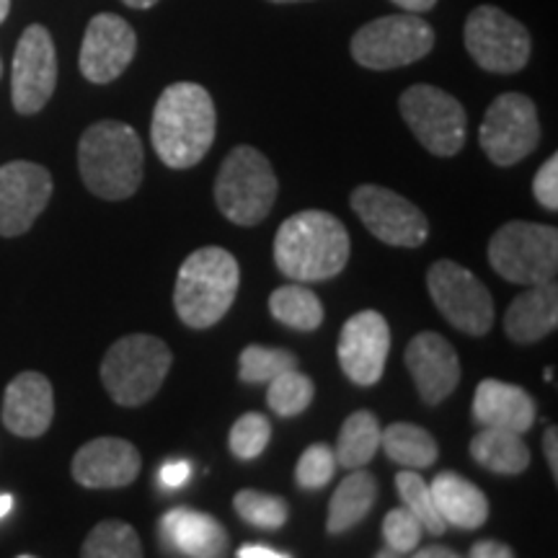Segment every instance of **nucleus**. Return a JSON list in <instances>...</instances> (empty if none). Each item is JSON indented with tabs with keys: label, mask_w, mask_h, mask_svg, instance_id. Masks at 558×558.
Wrapping results in <instances>:
<instances>
[{
	"label": "nucleus",
	"mask_w": 558,
	"mask_h": 558,
	"mask_svg": "<svg viewBox=\"0 0 558 558\" xmlns=\"http://www.w3.org/2000/svg\"><path fill=\"white\" fill-rule=\"evenodd\" d=\"M218 114L209 90L199 83H171L153 109L150 140L169 169H192L215 143Z\"/></svg>",
	"instance_id": "1"
},
{
	"label": "nucleus",
	"mask_w": 558,
	"mask_h": 558,
	"mask_svg": "<svg viewBox=\"0 0 558 558\" xmlns=\"http://www.w3.org/2000/svg\"><path fill=\"white\" fill-rule=\"evenodd\" d=\"M349 262L344 222L324 209L290 215L277 230L275 264L298 282H324L341 275Z\"/></svg>",
	"instance_id": "2"
},
{
	"label": "nucleus",
	"mask_w": 558,
	"mask_h": 558,
	"mask_svg": "<svg viewBox=\"0 0 558 558\" xmlns=\"http://www.w3.org/2000/svg\"><path fill=\"white\" fill-rule=\"evenodd\" d=\"M143 143L130 124L101 120L81 135V179L96 197L111 202L132 197L143 184Z\"/></svg>",
	"instance_id": "3"
},
{
	"label": "nucleus",
	"mask_w": 558,
	"mask_h": 558,
	"mask_svg": "<svg viewBox=\"0 0 558 558\" xmlns=\"http://www.w3.org/2000/svg\"><path fill=\"white\" fill-rule=\"evenodd\" d=\"M241 269L235 256L220 246H205L181 264L173 308L190 329H209L230 311L239 295Z\"/></svg>",
	"instance_id": "4"
},
{
	"label": "nucleus",
	"mask_w": 558,
	"mask_h": 558,
	"mask_svg": "<svg viewBox=\"0 0 558 558\" xmlns=\"http://www.w3.org/2000/svg\"><path fill=\"white\" fill-rule=\"evenodd\" d=\"M173 354L163 339L150 333H130L109 347L101 362V383L120 407L148 403L163 386Z\"/></svg>",
	"instance_id": "5"
},
{
	"label": "nucleus",
	"mask_w": 558,
	"mask_h": 558,
	"mask_svg": "<svg viewBox=\"0 0 558 558\" xmlns=\"http://www.w3.org/2000/svg\"><path fill=\"white\" fill-rule=\"evenodd\" d=\"M277 177L269 158L251 145H239L222 160L215 179V202L235 226H256L277 202Z\"/></svg>",
	"instance_id": "6"
},
{
	"label": "nucleus",
	"mask_w": 558,
	"mask_h": 558,
	"mask_svg": "<svg viewBox=\"0 0 558 558\" xmlns=\"http://www.w3.org/2000/svg\"><path fill=\"white\" fill-rule=\"evenodd\" d=\"M488 264L514 284L554 282L558 271V230L543 222L512 220L488 241Z\"/></svg>",
	"instance_id": "7"
},
{
	"label": "nucleus",
	"mask_w": 558,
	"mask_h": 558,
	"mask_svg": "<svg viewBox=\"0 0 558 558\" xmlns=\"http://www.w3.org/2000/svg\"><path fill=\"white\" fill-rule=\"evenodd\" d=\"M435 47V29L418 13L380 16L352 37V58L367 70L407 68L427 58Z\"/></svg>",
	"instance_id": "8"
},
{
	"label": "nucleus",
	"mask_w": 558,
	"mask_h": 558,
	"mask_svg": "<svg viewBox=\"0 0 558 558\" xmlns=\"http://www.w3.org/2000/svg\"><path fill=\"white\" fill-rule=\"evenodd\" d=\"M399 109L403 122L432 156L452 158L463 150L469 117H465L463 104L448 90L429 86V83H416L403 90Z\"/></svg>",
	"instance_id": "9"
},
{
	"label": "nucleus",
	"mask_w": 558,
	"mask_h": 558,
	"mask_svg": "<svg viewBox=\"0 0 558 558\" xmlns=\"http://www.w3.org/2000/svg\"><path fill=\"white\" fill-rule=\"evenodd\" d=\"M465 50L486 73L512 75L527 65L533 41L525 26L497 5H478L463 29Z\"/></svg>",
	"instance_id": "10"
},
{
	"label": "nucleus",
	"mask_w": 558,
	"mask_h": 558,
	"mask_svg": "<svg viewBox=\"0 0 558 558\" xmlns=\"http://www.w3.org/2000/svg\"><path fill=\"white\" fill-rule=\"evenodd\" d=\"M429 295L435 300L437 311L448 320L452 329L469 333V337H484L494 326V300L486 284L460 267L458 262L439 259L429 267L427 275Z\"/></svg>",
	"instance_id": "11"
},
{
	"label": "nucleus",
	"mask_w": 558,
	"mask_h": 558,
	"mask_svg": "<svg viewBox=\"0 0 558 558\" xmlns=\"http://www.w3.org/2000/svg\"><path fill=\"white\" fill-rule=\"evenodd\" d=\"M541 143L538 109L525 94H501L486 109L478 130V145L494 166L520 163Z\"/></svg>",
	"instance_id": "12"
},
{
	"label": "nucleus",
	"mask_w": 558,
	"mask_h": 558,
	"mask_svg": "<svg viewBox=\"0 0 558 558\" xmlns=\"http://www.w3.org/2000/svg\"><path fill=\"white\" fill-rule=\"evenodd\" d=\"M354 215L375 239L388 246L416 248L427 241L429 222L414 202L378 184H362L349 197Z\"/></svg>",
	"instance_id": "13"
},
{
	"label": "nucleus",
	"mask_w": 558,
	"mask_h": 558,
	"mask_svg": "<svg viewBox=\"0 0 558 558\" xmlns=\"http://www.w3.org/2000/svg\"><path fill=\"white\" fill-rule=\"evenodd\" d=\"M58 86V52L50 32L41 24L21 34L11 68V99L19 114H37L52 99Z\"/></svg>",
	"instance_id": "14"
},
{
	"label": "nucleus",
	"mask_w": 558,
	"mask_h": 558,
	"mask_svg": "<svg viewBox=\"0 0 558 558\" xmlns=\"http://www.w3.org/2000/svg\"><path fill=\"white\" fill-rule=\"evenodd\" d=\"M52 197V177L32 160L0 166V235L16 239L34 226Z\"/></svg>",
	"instance_id": "15"
},
{
	"label": "nucleus",
	"mask_w": 558,
	"mask_h": 558,
	"mask_svg": "<svg viewBox=\"0 0 558 558\" xmlns=\"http://www.w3.org/2000/svg\"><path fill=\"white\" fill-rule=\"evenodd\" d=\"M390 352L388 320L378 311H360L341 326L339 365L354 386H375L386 373Z\"/></svg>",
	"instance_id": "16"
},
{
	"label": "nucleus",
	"mask_w": 558,
	"mask_h": 558,
	"mask_svg": "<svg viewBox=\"0 0 558 558\" xmlns=\"http://www.w3.org/2000/svg\"><path fill=\"white\" fill-rule=\"evenodd\" d=\"M137 52V34L117 13H99L88 21L81 45V73L83 78L107 86L117 81Z\"/></svg>",
	"instance_id": "17"
},
{
	"label": "nucleus",
	"mask_w": 558,
	"mask_h": 558,
	"mask_svg": "<svg viewBox=\"0 0 558 558\" xmlns=\"http://www.w3.org/2000/svg\"><path fill=\"white\" fill-rule=\"evenodd\" d=\"M407 367L414 378L418 399L429 407L442 403L460 383L458 352L435 331L416 333L407 347Z\"/></svg>",
	"instance_id": "18"
},
{
	"label": "nucleus",
	"mask_w": 558,
	"mask_h": 558,
	"mask_svg": "<svg viewBox=\"0 0 558 558\" xmlns=\"http://www.w3.org/2000/svg\"><path fill=\"white\" fill-rule=\"evenodd\" d=\"M143 458L137 448L122 437L90 439L73 458L75 484L83 488H124L140 476Z\"/></svg>",
	"instance_id": "19"
},
{
	"label": "nucleus",
	"mask_w": 558,
	"mask_h": 558,
	"mask_svg": "<svg viewBox=\"0 0 558 558\" xmlns=\"http://www.w3.org/2000/svg\"><path fill=\"white\" fill-rule=\"evenodd\" d=\"M5 429L16 437H41L50 429L54 416L52 383L41 373H21L9 383L3 396Z\"/></svg>",
	"instance_id": "20"
},
{
	"label": "nucleus",
	"mask_w": 558,
	"mask_h": 558,
	"mask_svg": "<svg viewBox=\"0 0 558 558\" xmlns=\"http://www.w3.org/2000/svg\"><path fill=\"white\" fill-rule=\"evenodd\" d=\"M160 538L181 556L218 558L228 550V533L218 520L205 512L177 507L166 512L158 522Z\"/></svg>",
	"instance_id": "21"
},
{
	"label": "nucleus",
	"mask_w": 558,
	"mask_h": 558,
	"mask_svg": "<svg viewBox=\"0 0 558 558\" xmlns=\"http://www.w3.org/2000/svg\"><path fill=\"white\" fill-rule=\"evenodd\" d=\"M473 418L481 427H501L525 435L535 424V401L514 383L486 378L473 393Z\"/></svg>",
	"instance_id": "22"
},
{
	"label": "nucleus",
	"mask_w": 558,
	"mask_h": 558,
	"mask_svg": "<svg viewBox=\"0 0 558 558\" xmlns=\"http://www.w3.org/2000/svg\"><path fill=\"white\" fill-rule=\"evenodd\" d=\"M558 326V288L556 282L530 284L512 300L505 316L507 337L518 344H535Z\"/></svg>",
	"instance_id": "23"
},
{
	"label": "nucleus",
	"mask_w": 558,
	"mask_h": 558,
	"mask_svg": "<svg viewBox=\"0 0 558 558\" xmlns=\"http://www.w3.org/2000/svg\"><path fill=\"white\" fill-rule=\"evenodd\" d=\"M429 486L445 525L460 530H478L486 525L488 499L469 478H463L456 471H442Z\"/></svg>",
	"instance_id": "24"
},
{
	"label": "nucleus",
	"mask_w": 558,
	"mask_h": 558,
	"mask_svg": "<svg viewBox=\"0 0 558 558\" xmlns=\"http://www.w3.org/2000/svg\"><path fill=\"white\" fill-rule=\"evenodd\" d=\"M378 501V481L365 469H354L341 481L329 501V518L326 530L331 535H341L367 518L369 509Z\"/></svg>",
	"instance_id": "25"
},
{
	"label": "nucleus",
	"mask_w": 558,
	"mask_h": 558,
	"mask_svg": "<svg viewBox=\"0 0 558 558\" xmlns=\"http://www.w3.org/2000/svg\"><path fill=\"white\" fill-rule=\"evenodd\" d=\"M471 458L499 476H518L530 465V450L520 432L501 427H481L471 439Z\"/></svg>",
	"instance_id": "26"
},
{
	"label": "nucleus",
	"mask_w": 558,
	"mask_h": 558,
	"mask_svg": "<svg viewBox=\"0 0 558 558\" xmlns=\"http://www.w3.org/2000/svg\"><path fill=\"white\" fill-rule=\"evenodd\" d=\"M380 445L393 463H399L403 469L411 471L429 469V465H435L439 458L437 439L424 427H416V424L409 422L388 424V427L380 432Z\"/></svg>",
	"instance_id": "27"
},
{
	"label": "nucleus",
	"mask_w": 558,
	"mask_h": 558,
	"mask_svg": "<svg viewBox=\"0 0 558 558\" xmlns=\"http://www.w3.org/2000/svg\"><path fill=\"white\" fill-rule=\"evenodd\" d=\"M380 422L373 411H354L352 416L341 424L337 442V463L341 469L354 471L365 469L375 452L380 450Z\"/></svg>",
	"instance_id": "28"
},
{
	"label": "nucleus",
	"mask_w": 558,
	"mask_h": 558,
	"mask_svg": "<svg viewBox=\"0 0 558 558\" xmlns=\"http://www.w3.org/2000/svg\"><path fill=\"white\" fill-rule=\"evenodd\" d=\"M269 313L295 331H316L324 324V303L303 284H284L269 295Z\"/></svg>",
	"instance_id": "29"
},
{
	"label": "nucleus",
	"mask_w": 558,
	"mask_h": 558,
	"mask_svg": "<svg viewBox=\"0 0 558 558\" xmlns=\"http://www.w3.org/2000/svg\"><path fill=\"white\" fill-rule=\"evenodd\" d=\"M81 556L86 558H140L143 543H140L135 527L122 520H104L83 541Z\"/></svg>",
	"instance_id": "30"
},
{
	"label": "nucleus",
	"mask_w": 558,
	"mask_h": 558,
	"mask_svg": "<svg viewBox=\"0 0 558 558\" xmlns=\"http://www.w3.org/2000/svg\"><path fill=\"white\" fill-rule=\"evenodd\" d=\"M396 488H399L403 507H407L409 512L418 520V525L424 527V533L442 535L445 530H448L442 514H439V509L435 505V497H432V486L418 476L416 471L401 469L396 473Z\"/></svg>",
	"instance_id": "31"
},
{
	"label": "nucleus",
	"mask_w": 558,
	"mask_h": 558,
	"mask_svg": "<svg viewBox=\"0 0 558 558\" xmlns=\"http://www.w3.org/2000/svg\"><path fill=\"white\" fill-rule=\"evenodd\" d=\"M316 399V383L308 375L300 373L298 367L284 369L275 380H269L267 403L277 416L292 418L300 416Z\"/></svg>",
	"instance_id": "32"
},
{
	"label": "nucleus",
	"mask_w": 558,
	"mask_h": 558,
	"mask_svg": "<svg viewBox=\"0 0 558 558\" xmlns=\"http://www.w3.org/2000/svg\"><path fill=\"white\" fill-rule=\"evenodd\" d=\"M233 507L243 522L262 530L282 527L290 518L288 501L282 497H271V494L256 492V488H243V492L235 494Z\"/></svg>",
	"instance_id": "33"
},
{
	"label": "nucleus",
	"mask_w": 558,
	"mask_h": 558,
	"mask_svg": "<svg viewBox=\"0 0 558 558\" xmlns=\"http://www.w3.org/2000/svg\"><path fill=\"white\" fill-rule=\"evenodd\" d=\"M298 367V357L288 349H269V347H259L251 344L241 352L239 357V378L243 383H269L275 380L277 375H282L284 369Z\"/></svg>",
	"instance_id": "34"
},
{
	"label": "nucleus",
	"mask_w": 558,
	"mask_h": 558,
	"mask_svg": "<svg viewBox=\"0 0 558 558\" xmlns=\"http://www.w3.org/2000/svg\"><path fill=\"white\" fill-rule=\"evenodd\" d=\"M269 439H271L269 418L259 414V411H248V414H243L239 422L233 424L228 445H230V452H233V458L248 463V460H256L264 450H267Z\"/></svg>",
	"instance_id": "35"
},
{
	"label": "nucleus",
	"mask_w": 558,
	"mask_h": 558,
	"mask_svg": "<svg viewBox=\"0 0 558 558\" xmlns=\"http://www.w3.org/2000/svg\"><path fill=\"white\" fill-rule=\"evenodd\" d=\"M337 452H333L326 442H313L305 448L295 465V481L308 492L324 488L337 473Z\"/></svg>",
	"instance_id": "36"
},
{
	"label": "nucleus",
	"mask_w": 558,
	"mask_h": 558,
	"mask_svg": "<svg viewBox=\"0 0 558 558\" xmlns=\"http://www.w3.org/2000/svg\"><path fill=\"white\" fill-rule=\"evenodd\" d=\"M424 527L418 525V520L409 512L407 507L390 509L383 520V538L388 543V550H393L396 556H409L414 554L422 543Z\"/></svg>",
	"instance_id": "37"
},
{
	"label": "nucleus",
	"mask_w": 558,
	"mask_h": 558,
	"mask_svg": "<svg viewBox=\"0 0 558 558\" xmlns=\"http://www.w3.org/2000/svg\"><path fill=\"white\" fill-rule=\"evenodd\" d=\"M533 194L541 207L556 213L558 209V156H550L546 163L541 166L533 179Z\"/></svg>",
	"instance_id": "38"
},
{
	"label": "nucleus",
	"mask_w": 558,
	"mask_h": 558,
	"mask_svg": "<svg viewBox=\"0 0 558 558\" xmlns=\"http://www.w3.org/2000/svg\"><path fill=\"white\" fill-rule=\"evenodd\" d=\"M190 478H192V465L186 463V460H169V463L160 465L158 471V484L169 488V492L181 488Z\"/></svg>",
	"instance_id": "39"
},
{
	"label": "nucleus",
	"mask_w": 558,
	"mask_h": 558,
	"mask_svg": "<svg viewBox=\"0 0 558 558\" xmlns=\"http://www.w3.org/2000/svg\"><path fill=\"white\" fill-rule=\"evenodd\" d=\"M471 558H512L514 550L499 541H478L469 550Z\"/></svg>",
	"instance_id": "40"
},
{
	"label": "nucleus",
	"mask_w": 558,
	"mask_h": 558,
	"mask_svg": "<svg viewBox=\"0 0 558 558\" xmlns=\"http://www.w3.org/2000/svg\"><path fill=\"white\" fill-rule=\"evenodd\" d=\"M543 452H546L548 458L550 473H554V478H558V429L556 427H548L546 435H543Z\"/></svg>",
	"instance_id": "41"
},
{
	"label": "nucleus",
	"mask_w": 558,
	"mask_h": 558,
	"mask_svg": "<svg viewBox=\"0 0 558 558\" xmlns=\"http://www.w3.org/2000/svg\"><path fill=\"white\" fill-rule=\"evenodd\" d=\"M290 554L284 550L262 546V543H246V546L239 548V558H288Z\"/></svg>",
	"instance_id": "42"
},
{
	"label": "nucleus",
	"mask_w": 558,
	"mask_h": 558,
	"mask_svg": "<svg viewBox=\"0 0 558 558\" xmlns=\"http://www.w3.org/2000/svg\"><path fill=\"white\" fill-rule=\"evenodd\" d=\"M407 13H427L437 5V0H390Z\"/></svg>",
	"instance_id": "43"
},
{
	"label": "nucleus",
	"mask_w": 558,
	"mask_h": 558,
	"mask_svg": "<svg viewBox=\"0 0 558 558\" xmlns=\"http://www.w3.org/2000/svg\"><path fill=\"white\" fill-rule=\"evenodd\" d=\"M418 558H458V554L452 548L445 546H427V548H418L414 550Z\"/></svg>",
	"instance_id": "44"
},
{
	"label": "nucleus",
	"mask_w": 558,
	"mask_h": 558,
	"mask_svg": "<svg viewBox=\"0 0 558 558\" xmlns=\"http://www.w3.org/2000/svg\"><path fill=\"white\" fill-rule=\"evenodd\" d=\"M124 5H130V9H140V11H145V9H153V5L158 3V0H122Z\"/></svg>",
	"instance_id": "45"
},
{
	"label": "nucleus",
	"mask_w": 558,
	"mask_h": 558,
	"mask_svg": "<svg viewBox=\"0 0 558 558\" xmlns=\"http://www.w3.org/2000/svg\"><path fill=\"white\" fill-rule=\"evenodd\" d=\"M13 509V497L11 494H0V520L5 518V514H9Z\"/></svg>",
	"instance_id": "46"
},
{
	"label": "nucleus",
	"mask_w": 558,
	"mask_h": 558,
	"mask_svg": "<svg viewBox=\"0 0 558 558\" xmlns=\"http://www.w3.org/2000/svg\"><path fill=\"white\" fill-rule=\"evenodd\" d=\"M11 11V0H0V24H3L5 16H9Z\"/></svg>",
	"instance_id": "47"
},
{
	"label": "nucleus",
	"mask_w": 558,
	"mask_h": 558,
	"mask_svg": "<svg viewBox=\"0 0 558 558\" xmlns=\"http://www.w3.org/2000/svg\"><path fill=\"white\" fill-rule=\"evenodd\" d=\"M269 3H282V5H288V3H305V0H269Z\"/></svg>",
	"instance_id": "48"
},
{
	"label": "nucleus",
	"mask_w": 558,
	"mask_h": 558,
	"mask_svg": "<svg viewBox=\"0 0 558 558\" xmlns=\"http://www.w3.org/2000/svg\"><path fill=\"white\" fill-rule=\"evenodd\" d=\"M543 378H546V380H550V378H554V369H550V367H546V373H543Z\"/></svg>",
	"instance_id": "49"
},
{
	"label": "nucleus",
	"mask_w": 558,
	"mask_h": 558,
	"mask_svg": "<svg viewBox=\"0 0 558 558\" xmlns=\"http://www.w3.org/2000/svg\"><path fill=\"white\" fill-rule=\"evenodd\" d=\"M0 75H3V62H0Z\"/></svg>",
	"instance_id": "50"
}]
</instances>
